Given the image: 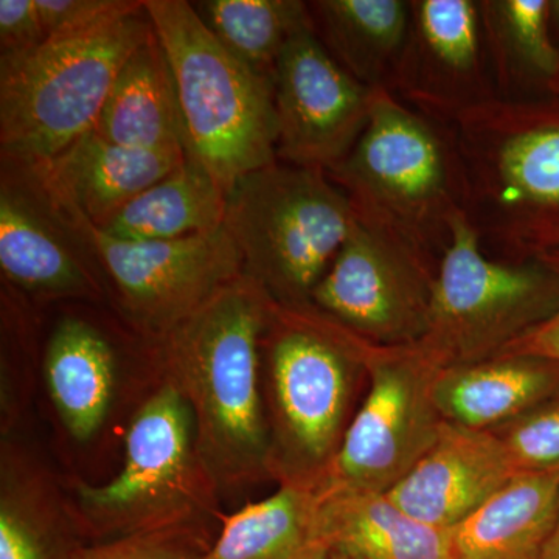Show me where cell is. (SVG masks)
Returning <instances> with one entry per match:
<instances>
[{"label": "cell", "instance_id": "cell-28", "mask_svg": "<svg viewBox=\"0 0 559 559\" xmlns=\"http://www.w3.org/2000/svg\"><path fill=\"white\" fill-rule=\"evenodd\" d=\"M480 9L500 81L520 72L557 83L559 50L550 38L549 0H495L480 2Z\"/></svg>", "mask_w": 559, "mask_h": 559}, {"label": "cell", "instance_id": "cell-21", "mask_svg": "<svg viewBox=\"0 0 559 559\" xmlns=\"http://www.w3.org/2000/svg\"><path fill=\"white\" fill-rule=\"evenodd\" d=\"M91 131L130 148L189 153L175 79L154 31L124 62Z\"/></svg>", "mask_w": 559, "mask_h": 559}, {"label": "cell", "instance_id": "cell-2", "mask_svg": "<svg viewBox=\"0 0 559 559\" xmlns=\"http://www.w3.org/2000/svg\"><path fill=\"white\" fill-rule=\"evenodd\" d=\"M370 348L314 305L274 301L261 340L272 481L318 487L366 393Z\"/></svg>", "mask_w": 559, "mask_h": 559}, {"label": "cell", "instance_id": "cell-20", "mask_svg": "<svg viewBox=\"0 0 559 559\" xmlns=\"http://www.w3.org/2000/svg\"><path fill=\"white\" fill-rule=\"evenodd\" d=\"M87 546L66 489L20 443L2 441L0 559H76Z\"/></svg>", "mask_w": 559, "mask_h": 559}, {"label": "cell", "instance_id": "cell-8", "mask_svg": "<svg viewBox=\"0 0 559 559\" xmlns=\"http://www.w3.org/2000/svg\"><path fill=\"white\" fill-rule=\"evenodd\" d=\"M358 223L352 202L319 168L274 162L227 191L226 227L242 275L282 305L312 293Z\"/></svg>", "mask_w": 559, "mask_h": 559}, {"label": "cell", "instance_id": "cell-34", "mask_svg": "<svg viewBox=\"0 0 559 559\" xmlns=\"http://www.w3.org/2000/svg\"><path fill=\"white\" fill-rule=\"evenodd\" d=\"M544 559H559V509L557 522H555L554 532H551L549 544H547Z\"/></svg>", "mask_w": 559, "mask_h": 559}, {"label": "cell", "instance_id": "cell-18", "mask_svg": "<svg viewBox=\"0 0 559 559\" xmlns=\"http://www.w3.org/2000/svg\"><path fill=\"white\" fill-rule=\"evenodd\" d=\"M187 154L130 148L90 131L55 159L28 165L64 207L103 227L128 202L182 164Z\"/></svg>", "mask_w": 559, "mask_h": 559}, {"label": "cell", "instance_id": "cell-37", "mask_svg": "<svg viewBox=\"0 0 559 559\" xmlns=\"http://www.w3.org/2000/svg\"><path fill=\"white\" fill-rule=\"evenodd\" d=\"M551 90L559 92V80L557 81V83L551 84Z\"/></svg>", "mask_w": 559, "mask_h": 559}, {"label": "cell", "instance_id": "cell-7", "mask_svg": "<svg viewBox=\"0 0 559 559\" xmlns=\"http://www.w3.org/2000/svg\"><path fill=\"white\" fill-rule=\"evenodd\" d=\"M329 175L360 223L432 261L437 249H447L452 213L463 207L457 156L452 143L392 91L374 90L362 134Z\"/></svg>", "mask_w": 559, "mask_h": 559}, {"label": "cell", "instance_id": "cell-19", "mask_svg": "<svg viewBox=\"0 0 559 559\" xmlns=\"http://www.w3.org/2000/svg\"><path fill=\"white\" fill-rule=\"evenodd\" d=\"M559 390V362L500 353L476 362L444 367L436 401L444 421L495 430L527 414Z\"/></svg>", "mask_w": 559, "mask_h": 559}, {"label": "cell", "instance_id": "cell-3", "mask_svg": "<svg viewBox=\"0 0 559 559\" xmlns=\"http://www.w3.org/2000/svg\"><path fill=\"white\" fill-rule=\"evenodd\" d=\"M450 120L463 210L481 240L522 261L559 248V109L491 98Z\"/></svg>", "mask_w": 559, "mask_h": 559}, {"label": "cell", "instance_id": "cell-6", "mask_svg": "<svg viewBox=\"0 0 559 559\" xmlns=\"http://www.w3.org/2000/svg\"><path fill=\"white\" fill-rule=\"evenodd\" d=\"M143 2L175 79L190 156L226 191L277 162L274 81L234 57L193 3Z\"/></svg>", "mask_w": 559, "mask_h": 559}, {"label": "cell", "instance_id": "cell-24", "mask_svg": "<svg viewBox=\"0 0 559 559\" xmlns=\"http://www.w3.org/2000/svg\"><path fill=\"white\" fill-rule=\"evenodd\" d=\"M219 530L202 559H330L318 488L278 485L267 498L221 514Z\"/></svg>", "mask_w": 559, "mask_h": 559}, {"label": "cell", "instance_id": "cell-25", "mask_svg": "<svg viewBox=\"0 0 559 559\" xmlns=\"http://www.w3.org/2000/svg\"><path fill=\"white\" fill-rule=\"evenodd\" d=\"M308 7L320 39L342 68L366 86L392 91L409 44L411 2L319 0Z\"/></svg>", "mask_w": 559, "mask_h": 559}, {"label": "cell", "instance_id": "cell-4", "mask_svg": "<svg viewBox=\"0 0 559 559\" xmlns=\"http://www.w3.org/2000/svg\"><path fill=\"white\" fill-rule=\"evenodd\" d=\"M159 380L132 415L120 473L108 484L76 480L66 488L70 516L87 544L223 514L189 403L170 381Z\"/></svg>", "mask_w": 559, "mask_h": 559}, {"label": "cell", "instance_id": "cell-36", "mask_svg": "<svg viewBox=\"0 0 559 559\" xmlns=\"http://www.w3.org/2000/svg\"><path fill=\"white\" fill-rule=\"evenodd\" d=\"M330 559H348L347 557H342V555L331 554Z\"/></svg>", "mask_w": 559, "mask_h": 559}, {"label": "cell", "instance_id": "cell-33", "mask_svg": "<svg viewBox=\"0 0 559 559\" xmlns=\"http://www.w3.org/2000/svg\"><path fill=\"white\" fill-rule=\"evenodd\" d=\"M536 261L547 267L557 280L558 300L557 307L549 318L544 319L538 325L533 326L520 340L514 341L502 353H518V355H533L559 362V248L546 250L536 255Z\"/></svg>", "mask_w": 559, "mask_h": 559}, {"label": "cell", "instance_id": "cell-1", "mask_svg": "<svg viewBox=\"0 0 559 559\" xmlns=\"http://www.w3.org/2000/svg\"><path fill=\"white\" fill-rule=\"evenodd\" d=\"M274 301L241 275L153 344L157 373L189 403L221 500L272 481L261 340Z\"/></svg>", "mask_w": 559, "mask_h": 559}, {"label": "cell", "instance_id": "cell-5", "mask_svg": "<svg viewBox=\"0 0 559 559\" xmlns=\"http://www.w3.org/2000/svg\"><path fill=\"white\" fill-rule=\"evenodd\" d=\"M145 2L87 31L53 36L0 58V154L24 164L55 159L97 123L128 58L150 38Z\"/></svg>", "mask_w": 559, "mask_h": 559}, {"label": "cell", "instance_id": "cell-12", "mask_svg": "<svg viewBox=\"0 0 559 559\" xmlns=\"http://www.w3.org/2000/svg\"><path fill=\"white\" fill-rule=\"evenodd\" d=\"M0 272L35 305L75 301L109 308L97 261L35 168L0 157Z\"/></svg>", "mask_w": 559, "mask_h": 559}, {"label": "cell", "instance_id": "cell-10", "mask_svg": "<svg viewBox=\"0 0 559 559\" xmlns=\"http://www.w3.org/2000/svg\"><path fill=\"white\" fill-rule=\"evenodd\" d=\"M62 209L100 267L110 311L150 344L242 275L240 252L226 227L180 240H121Z\"/></svg>", "mask_w": 559, "mask_h": 559}, {"label": "cell", "instance_id": "cell-29", "mask_svg": "<svg viewBox=\"0 0 559 559\" xmlns=\"http://www.w3.org/2000/svg\"><path fill=\"white\" fill-rule=\"evenodd\" d=\"M492 432L509 452L516 474L559 471V390Z\"/></svg>", "mask_w": 559, "mask_h": 559}, {"label": "cell", "instance_id": "cell-27", "mask_svg": "<svg viewBox=\"0 0 559 559\" xmlns=\"http://www.w3.org/2000/svg\"><path fill=\"white\" fill-rule=\"evenodd\" d=\"M193 3L205 27L234 57L274 81L288 40L312 21L299 0H198Z\"/></svg>", "mask_w": 559, "mask_h": 559}, {"label": "cell", "instance_id": "cell-14", "mask_svg": "<svg viewBox=\"0 0 559 559\" xmlns=\"http://www.w3.org/2000/svg\"><path fill=\"white\" fill-rule=\"evenodd\" d=\"M374 90L347 72L322 43L314 21L283 49L274 73L277 160L329 173L369 121Z\"/></svg>", "mask_w": 559, "mask_h": 559}, {"label": "cell", "instance_id": "cell-15", "mask_svg": "<svg viewBox=\"0 0 559 559\" xmlns=\"http://www.w3.org/2000/svg\"><path fill=\"white\" fill-rule=\"evenodd\" d=\"M98 308L62 312L43 353V380L58 419L76 443L100 436L119 395L124 348L139 340Z\"/></svg>", "mask_w": 559, "mask_h": 559}, {"label": "cell", "instance_id": "cell-35", "mask_svg": "<svg viewBox=\"0 0 559 559\" xmlns=\"http://www.w3.org/2000/svg\"><path fill=\"white\" fill-rule=\"evenodd\" d=\"M550 21H554L559 27V0L550 2Z\"/></svg>", "mask_w": 559, "mask_h": 559}, {"label": "cell", "instance_id": "cell-22", "mask_svg": "<svg viewBox=\"0 0 559 559\" xmlns=\"http://www.w3.org/2000/svg\"><path fill=\"white\" fill-rule=\"evenodd\" d=\"M559 509V471L518 474L448 530L450 559H544Z\"/></svg>", "mask_w": 559, "mask_h": 559}, {"label": "cell", "instance_id": "cell-26", "mask_svg": "<svg viewBox=\"0 0 559 559\" xmlns=\"http://www.w3.org/2000/svg\"><path fill=\"white\" fill-rule=\"evenodd\" d=\"M226 213L227 191L187 154L182 164L128 202L100 229L121 240H180L223 229Z\"/></svg>", "mask_w": 559, "mask_h": 559}, {"label": "cell", "instance_id": "cell-13", "mask_svg": "<svg viewBox=\"0 0 559 559\" xmlns=\"http://www.w3.org/2000/svg\"><path fill=\"white\" fill-rule=\"evenodd\" d=\"M437 270L436 261L358 219L311 305L371 344H415L428 329Z\"/></svg>", "mask_w": 559, "mask_h": 559}, {"label": "cell", "instance_id": "cell-23", "mask_svg": "<svg viewBox=\"0 0 559 559\" xmlns=\"http://www.w3.org/2000/svg\"><path fill=\"white\" fill-rule=\"evenodd\" d=\"M331 554L348 559H450L448 530L415 520L388 492L319 489Z\"/></svg>", "mask_w": 559, "mask_h": 559}, {"label": "cell", "instance_id": "cell-31", "mask_svg": "<svg viewBox=\"0 0 559 559\" xmlns=\"http://www.w3.org/2000/svg\"><path fill=\"white\" fill-rule=\"evenodd\" d=\"M143 0H36L47 39L87 31L142 7Z\"/></svg>", "mask_w": 559, "mask_h": 559}, {"label": "cell", "instance_id": "cell-30", "mask_svg": "<svg viewBox=\"0 0 559 559\" xmlns=\"http://www.w3.org/2000/svg\"><path fill=\"white\" fill-rule=\"evenodd\" d=\"M212 522H190L87 544L76 559H202L216 538Z\"/></svg>", "mask_w": 559, "mask_h": 559}, {"label": "cell", "instance_id": "cell-11", "mask_svg": "<svg viewBox=\"0 0 559 559\" xmlns=\"http://www.w3.org/2000/svg\"><path fill=\"white\" fill-rule=\"evenodd\" d=\"M443 369L419 342L399 347L371 344L366 393L316 488L389 492L400 484L443 426L436 401Z\"/></svg>", "mask_w": 559, "mask_h": 559}, {"label": "cell", "instance_id": "cell-17", "mask_svg": "<svg viewBox=\"0 0 559 559\" xmlns=\"http://www.w3.org/2000/svg\"><path fill=\"white\" fill-rule=\"evenodd\" d=\"M409 44L396 84L425 108L452 117L491 100L480 90L484 21L471 0L411 2Z\"/></svg>", "mask_w": 559, "mask_h": 559}, {"label": "cell", "instance_id": "cell-16", "mask_svg": "<svg viewBox=\"0 0 559 559\" xmlns=\"http://www.w3.org/2000/svg\"><path fill=\"white\" fill-rule=\"evenodd\" d=\"M514 476L509 452L492 430L444 421L429 451L388 495L415 520L450 530Z\"/></svg>", "mask_w": 559, "mask_h": 559}, {"label": "cell", "instance_id": "cell-9", "mask_svg": "<svg viewBox=\"0 0 559 559\" xmlns=\"http://www.w3.org/2000/svg\"><path fill=\"white\" fill-rule=\"evenodd\" d=\"M557 300V280L544 264L489 259L460 207L450 219L428 329L418 342L443 367L491 358L549 318Z\"/></svg>", "mask_w": 559, "mask_h": 559}, {"label": "cell", "instance_id": "cell-32", "mask_svg": "<svg viewBox=\"0 0 559 559\" xmlns=\"http://www.w3.org/2000/svg\"><path fill=\"white\" fill-rule=\"evenodd\" d=\"M46 40L36 0H0V58L28 53Z\"/></svg>", "mask_w": 559, "mask_h": 559}]
</instances>
